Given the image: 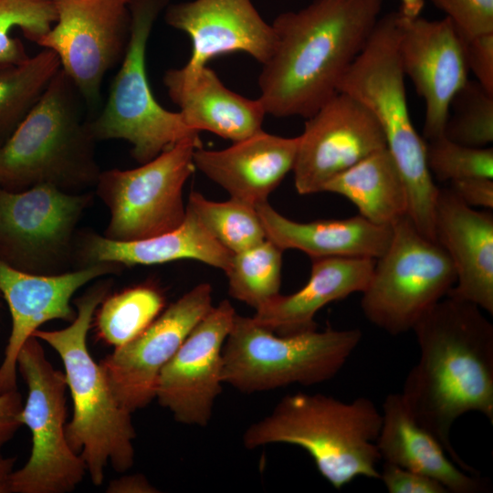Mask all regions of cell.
I'll return each mask as SVG.
<instances>
[{
  "mask_svg": "<svg viewBox=\"0 0 493 493\" xmlns=\"http://www.w3.org/2000/svg\"><path fill=\"white\" fill-rule=\"evenodd\" d=\"M412 330L419 360L400 393L450 458L477 474L455 450L450 433L455 422L469 412L493 423V325L475 304L446 296Z\"/></svg>",
  "mask_w": 493,
  "mask_h": 493,
  "instance_id": "1",
  "label": "cell"
},
{
  "mask_svg": "<svg viewBox=\"0 0 493 493\" xmlns=\"http://www.w3.org/2000/svg\"><path fill=\"white\" fill-rule=\"evenodd\" d=\"M383 0H313L272 22L275 44L258 76L267 114L309 118L339 92L367 43Z\"/></svg>",
  "mask_w": 493,
  "mask_h": 493,
  "instance_id": "2",
  "label": "cell"
},
{
  "mask_svg": "<svg viewBox=\"0 0 493 493\" xmlns=\"http://www.w3.org/2000/svg\"><path fill=\"white\" fill-rule=\"evenodd\" d=\"M382 414L367 397L344 402L323 393L284 396L272 412L247 427L244 446L282 443L304 449L336 489L358 477L380 479L376 439Z\"/></svg>",
  "mask_w": 493,
  "mask_h": 493,
  "instance_id": "3",
  "label": "cell"
},
{
  "mask_svg": "<svg viewBox=\"0 0 493 493\" xmlns=\"http://www.w3.org/2000/svg\"><path fill=\"white\" fill-rule=\"evenodd\" d=\"M110 286V279L97 282L77 299V316L68 327L38 329L32 335L51 346L63 362L73 402L66 437L70 448L83 459L95 486L102 484L109 463L116 472L124 473L132 467L135 455L131 413L116 400L87 345L93 316Z\"/></svg>",
  "mask_w": 493,
  "mask_h": 493,
  "instance_id": "4",
  "label": "cell"
},
{
  "mask_svg": "<svg viewBox=\"0 0 493 493\" xmlns=\"http://www.w3.org/2000/svg\"><path fill=\"white\" fill-rule=\"evenodd\" d=\"M86 106L79 89L60 68L0 146V188L19 192L49 184L78 194L95 186L101 171Z\"/></svg>",
  "mask_w": 493,
  "mask_h": 493,
  "instance_id": "5",
  "label": "cell"
},
{
  "mask_svg": "<svg viewBox=\"0 0 493 493\" xmlns=\"http://www.w3.org/2000/svg\"><path fill=\"white\" fill-rule=\"evenodd\" d=\"M399 13L380 16L364 47L339 84L365 105L380 123L387 149L404 180L407 215L425 236L434 239V214L439 188L425 160V141L409 113L404 73L398 54Z\"/></svg>",
  "mask_w": 493,
  "mask_h": 493,
  "instance_id": "6",
  "label": "cell"
},
{
  "mask_svg": "<svg viewBox=\"0 0 493 493\" xmlns=\"http://www.w3.org/2000/svg\"><path fill=\"white\" fill-rule=\"evenodd\" d=\"M359 329L278 335L236 314L222 350V380L251 393L332 379L362 340Z\"/></svg>",
  "mask_w": 493,
  "mask_h": 493,
  "instance_id": "7",
  "label": "cell"
},
{
  "mask_svg": "<svg viewBox=\"0 0 493 493\" xmlns=\"http://www.w3.org/2000/svg\"><path fill=\"white\" fill-rule=\"evenodd\" d=\"M169 0H131V37L107 101L89 129L97 141L120 139L131 144V155L144 163L183 139L199 132L180 113L162 107L154 98L146 72L151 31Z\"/></svg>",
  "mask_w": 493,
  "mask_h": 493,
  "instance_id": "8",
  "label": "cell"
},
{
  "mask_svg": "<svg viewBox=\"0 0 493 493\" xmlns=\"http://www.w3.org/2000/svg\"><path fill=\"white\" fill-rule=\"evenodd\" d=\"M392 228L391 242L375 259L361 307L371 323L396 336L412 330L447 295L456 277L444 248L423 235L408 215Z\"/></svg>",
  "mask_w": 493,
  "mask_h": 493,
  "instance_id": "9",
  "label": "cell"
},
{
  "mask_svg": "<svg viewBox=\"0 0 493 493\" xmlns=\"http://www.w3.org/2000/svg\"><path fill=\"white\" fill-rule=\"evenodd\" d=\"M16 365L28 390L18 418L30 430L32 447L27 462L11 475L10 493L71 492L87 468L66 437L65 373L52 366L35 336L21 348Z\"/></svg>",
  "mask_w": 493,
  "mask_h": 493,
  "instance_id": "10",
  "label": "cell"
},
{
  "mask_svg": "<svg viewBox=\"0 0 493 493\" xmlns=\"http://www.w3.org/2000/svg\"><path fill=\"white\" fill-rule=\"evenodd\" d=\"M199 135L187 137L151 161L130 170L101 171L96 194L110 210L102 235L113 241H135L174 229L184 221L183 191L195 170Z\"/></svg>",
  "mask_w": 493,
  "mask_h": 493,
  "instance_id": "11",
  "label": "cell"
},
{
  "mask_svg": "<svg viewBox=\"0 0 493 493\" xmlns=\"http://www.w3.org/2000/svg\"><path fill=\"white\" fill-rule=\"evenodd\" d=\"M92 200L49 184L12 192L0 188V260L33 274L68 271L75 258V230Z\"/></svg>",
  "mask_w": 493,
  "mask_h": 493,
  "instance_id": "12",
  "label": "cell"
},
{
  "mask_svg": "<svg viewBox=\"0 0 493 493\" xmlns=\"http://www.w3.org/2000/svg\"><path fill=\"white\" fill-rule=\"evenodd\" d=\"M131 0H53L58 19L37 45L52 50L88 106L100 100L106 74L119 65L131 37Z\"/></svg>",
  "mask_w": 493,
  "mask_h": 493,
  "instance_id": "13",
  "label": "cell"
},
{
  "mask_svg": "<svg viewBox=\"0 0 493 493\" xmlns=\"http://www.w3.org/2000/svg\"><path fill=\"white\" fill-rule=\"evenodd\" d=\"M213 289L200 283L162 311L135 339L115 348L100 365L119 404L132 413L155 399L161 371L211 310Z\"/></svg>",
  "mask_w": 493,
  "mask_h": 493,
  "instance_id": "14",
  "label": "cell"
},
{
  "mask_svg": "<svg viewBox=\"0 0 493 493\" xmlns=\"http://www.w3.org/2000/svg\"><path fill=\"white\" fill-rule=\"evenodd\" d=\"M298 137L292 172L299 194L323 192L333 177L387 148L383 131L374 115L343 92H338L307 118Z\"/></svg>",
  "mask_w": 493,
  "mask_h": 493,
  "instance_id": "15",
  "label": "cell"
},
{
  "mask_svg": "<svg viewBox=\"0 0 493 493\" xmlns=\"http://www.w3.org/2000/svg\"><path fill=\"white\" fill-rule=\"evenodd\" d=\"M236 310L222 300L195 325L160 372L155 398L184 425H208L222 392V350Z\"/></svg>",
  "mask_w": 493,
  "mask_h": 493,
  "instance_id": "16",
  "label": "cell"
},
{
  "mask_svg": "<svg viewBox=\"0 0 493 493\" xmlns=\"http://www.w3.org/2000/svg\"><path fill=\"white\" fill-rule=\"evenodd\" d=\"M398 27L403 71L425 104L423 139H435L443 135L450 103L468 80L465 42L446 16L430 21L399 13Z\"/></svg>",
  "mask_w": 493,
  "mask_h": 493,
  "instance_id": "17",
  "label": "cell"
},
{
  "mask_svg": "<svg viewBox=\"0 0 493 493\" xmlns=\"http://www.w3.org/2000/svg\"><path fill=\"white\" fill-rule=\"evenodd\" d=\"M114 263H96L55 275L16 269L0 260V291L12 320L11 332L0 364V393L16 390L17 357L26 341L44 323L53 320L73 321L70 305L75 292L88 282L117 272Z\"/></svg>",
  "mask_w": 493,
  "mask_h": 493,
  "instance_id": "18",
  "label": "cell"
},
{
  "mask_svg": "<svg viewBox=\"0 0 493 493\" xmlns=\"http://www.w3.org/2000/svg\"><path fill=\"white\" fill-rule=\"evenodd\" d=\"M166 24L185 33L192 52L186 64L205 66L213 58L244 52L261 65L270 57L275 33L252 0H191L168 4Z\"/></svg>",
  "mask_w": 493,
  "mask_h": 493,
  "instance_id": "19",
  "label": "cell"
},
{
  "mask_svg": "<svg viewBox=\"0 0 493 493\" xmlns=\"http://www.w3.org/2000/svg\"><path fill=\"white\" fill-rule=\"evenodd\" d=\"M435 240L449 256L456 283L446 296L493 314V215L439 188L434 214Z\"/></svg>",
  "mask_w": 493,
  "mask_h": 493,
  "instance_id": "20",
  "label": "cell"
},
{
  "mask_svg": "<svg viewBox=\"0 0 493 493\" xmlns=\"http://www.w3.org/2000/svg\"><path fill=\"white\" fill-rule=\"evenodd\" d=\"M299 137L259 132L235 142L226 149L198 148L194 163L230 198L251 206L267 201L269 194L293 170Z\"/></svg>",
  "mask_w": 493,
  "mask_h": 493,
  "instance_id": "21",
  "label": "cell"
},
{
  "mask_svg": "<svg viewBox=\"0 0 493 493\" xmlns=\"http://www.w3.org/2000/svg\"><path fill=\"white\" fill-rule=\"evenodd\" d=\"M163 80L190 129L210 131L233 142L262 131L267 113L260 100L229 89L206 65L170 68Z\"/></svg>",
  "mask_w": 493,
  "mask_h": 493,
  "instance_id": "22",
  "label": "cell"
},
{
  "mask_svg": "<svg viewBox=\"0 0 493 493\" xmlns=\"http://www.w3.org/2000/svg\"><path fill=\"white\" fill-rule=\"evenodd\" d=\"M308 282L290 295L280 293L256 309L253 320L278 335L317 330V312L327 304L363 292L375 259L368 257L313 258Z\"/></svg>",
  "mask_w": 493,
  "mask_h": 493,
  "instance_id": "23",
  "label": "cell"
},
{
  "mask_svg": "<svg viewBox=\"0 0 493 493\" xmlns=\"http://www.w3.org/2000/svg\"><path fill=\"white\" fill-rule=\"evenodd\" d=\"M376 446L384 462L429 477L448 492L479 493L488 489L487 481L450 458L435 435L416 421L401 393H389L383 401Z\"/></svg>",
  "mask_w": 493,
  "mask_h": 493,
  "instance_id": "24",
  "label": "cell"
},
{
  "mask_svg": "<svg viewBox=\"0 0 493 493\" xmlns=\"http://www.w3.org/2000/svg\"><path fill=\"white\" fill-rule=\"evenodd\" d=\"M231 257L232 253L220 245L188 209L181 225L152 237L121 242L88 233L82 235L75 246V259L80 267L102 262L121 267L194 259L225 272Z\"/></svg>",
  "mask_w": 493,
  "mask_h": 493,
  "instance_id": "25",
  "label": "cell"
},
{
  "mask_svg": "<svg viewBox=\"0 0 493 493\" xmlns=\"http://www.w3.org/2000/svg\"><path fill=\"white\" fill-rule=\"evenodd\" d=\"M255 208L267 239L283 251L297 249L311 259L335 257L377 259L392 239V226L374 224L360 215L301 223L282 215L267 201Z\"/></svg>",
  "mask_w": 493,
  "mask_h": 493,
  "instance_id": "26",
  "label": "cell"
},
{
  "mask_svg": "<svg viewBox=\"0 0 493 493\" xmlns=\"http://www.w3.org/2000/svg\"><path fill=\"white\" fill-rule=\"evenodd\" d=\"M323 192L344 196L357 207L360 215L381 226H392L408 213L406 185L387 148L333 177Z\"/></svg>",
  "mask_w": 493,
  "mask_h": 493,
  "instance_id": "27",
  "label": "cell"
},
{
  "mask_svg": "<svg viewBox=\"0 0 493 493\" xmlns=\"http://www.w3.org/2000/svg\"><path fill=\"white\" fill-rule=\"evenodd\" d=\"M60 68L58 56L47 48L22 64L0 68L1 145L33 109Z\"/></svg>",
  "mask_w": 493,
  "mask_h": 493,
  "instance_id": "28",
  "label": "cell"
},
{
  "mask_svg": "<svg viewBox=\"0 0 493 493\" xmlns=\"http://www.w3.org/2000/svg\"><path fill=\"white\" fill-rule=\"evenodd\" d=\"M163 292L141 284L106 297L100 304L96 326L100 338L114 348L139 336L163 311Z\"/></svg>",
  "mask_w": 493,
  "mask_h": 493,
  "instance_id": "29",
  "label": "cell"
},
{
  "mask_svg": "<svg viewBox=\"0 0 493 493\" xmlns=\"http://www.w3.org/2000/svg\"><path fill=\"white\" fill-rule=\"evenodd\" d=\"M283 250L268 239L232 254L228 268V293L255 309L279 294Z\"/></svg>",
  "mask_w": 493,
  "mask_h": 493,
  "instance_id": "30",
  "label": "cell"
},
{
  "mask_svg": "<svg viewBox=\"0 0 493 493\" xmlns=\"http://www.w3.org/2000/svg\"><path fill=\"white\" fill-rule=\"evenodd\" d=\"M186 209L232 254L253 247L266 239L256 208L249 205L232 198L215 202L193 191Z\"/></svg>",
  "mask_w": 493,
  "mask_h": 493,
  "instance_id": "31",
  "label": "cell"
},
{
  "mask_svg": "<svg viewBox=\"0 0 493 493\" xmlns=\"http://www.w3.org/2000/svg\"><path fill=\"white\" fill-rule=\"evenodd\" d=\"M53 0H0V68L19 65L26 61L23 43L10 36L19 27L29 41H37L57 22Z\"/></svg>",
  "mask_w": 493,
  "mask_h": 493,
  "instance_id": "32",
  "label": "cell"
},
{
  "mask_svg": "<svg viewBox=\"0 0 493 493\" xmlns=\"http://www.w3.org/2000/svg\"><path fill=\"white\" fill-rule=\"evenodd\" d=\"M443 135L453 142L485 148L493 142V94L467 80L454 96Z\"/></svg>",
  "mask_w": 493,
  "mask_h": 493,
  "instance_id": "33",
  "label": "cell"
},
{
  "mask_svg": "<svg viewBox=\"0 0 493 493\" xmlns=\"http://www.w3.org/2000/svg\"><path fill=\"white\" fill-rule=\"evenodd\" d=\"M425 160L440 182L470 177L493 179V149L472 148L451 142L444 135L425 141Z\"/></svg>",
  "mask_w": 493,
  "mask_h": 493,
  "instance_id": "34",
  "label": "cell"
},
{
  "mask_svg": "<svg viewBox=\"0 0 493 493\" xmlns=\"http://www.w3.org/2000/svg\"><path fill=\"white\" fill-rule=\"evenodd\" d=\"M464 41L493 33V0H431Z\"/></svg>",
  "mask_w": 493,
  "mask_h": 493,
  "instance_id": "35",
  "label": "cell"
},
{
  "mask_svg": "<svg viewBox=\"0 0 493 493\" xmlns=\"http://www.w3.org/2000/svg\"><path fill=\"white\" fill-rule=\"evenodd\" d=\"M380 479L389 493H446L438 481L420 473L384 462Z\"/></svg>",
  "mask_w": 493,
  "mask_h": 493,
  "instance_id": "36",
  "label": "cell"
},
{
  "mask_svg": "<svg viewBox=\"0 0 493 493\" xmlns=\"http://www.w3.org/2000/svg\"><path fill=\"white\" fill-rule=\"evenodd\" d=\"M464 42L469 71L488 92L493 94V33Z\"/></svg>",
  "mask_w": 493,
  "mask_h": 493,
  "instance_id": "37",
  "label": "cell"
},
{
  "mask_svg": "<svg viewBox=\"0 0 493 493\" xmlns=\"http://www.w3.org/2000/svg\"><path fill=\"white\" fill-rule=\"evenodd\" d=\"M449 188L470 207L493 209V179L470 177L456 180L450 182Z\"/></svg>",
  "mask_w": 493,
  "mask_h": 493,
  "instance_id": "38",
  "label": "cell"
},
{
  "mask_svg": "<svg viewBox=\"0 0 493 493\" xmlns=\"http://www.w3.org/2000/svg\"><path fill=\"white\" fill-rule=\"evenodd\" d=\"M22 407L17 389L0 393V450L22 425L18 418Z\"/></svg>",
  "mask_w": 493,
  "mask_h": 493,
  "instance_id": "39",
  "label": "cell"
},
{
  "mask_svg": "<svg viewBox=\"0 0 493 493\" xmlns=\"http://www.w3.org/2000/svg\"><path fill=\"white\" fill-rule=\"evenodd\" d=\"M108 493H154L158 490L152 487L143 475L122 476L110 482Z\"/></svg>",
  "mask_w": 493,
  "mask_h": 493,
  "instance_id": "40",
  "label": "cell"
},
{
  "mask_svg": "<svg viewBox=\"0 0 493 493\" xmlns=\"http://www.w3.org/2000/svg\"><path fill=\"white\" fill-rule=\"evenodd\" d=\"M15 457H5L0 453V493H10V479L13 473Z\"/></svg>",
  "mask_w": 493,
  "mask_h": 493,
  "instance_id": "41",
  "label": "cell"
},
{
  "mask_svg": "<svg viewBox=\"0 0 493 493\" xmlns=\"http://www.w3.org/2000/svg\"><path fill=\"white\" fill-rule=\"evenodd\" d=\"M401 8L399 13L408 18L420 16L425 7V0H400Z\"/></svg>",
  "mask_w": 493,
  "mask_h": 493,
  "instance_id": "42",
  "label": "cell"
}]
</instances>
